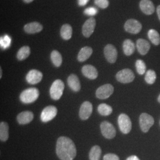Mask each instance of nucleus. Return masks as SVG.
I'll list each match as a JSON object with an SVG mask.
<instances>
[{"instance_id":"nucleus-6","label":"nucleus","mask_w":160,"mask_h":160,"mask_svg":"<svg viewBox=\"0 0 160 160\" xmlns=\"http://www.w3.org/2000/svg\"><path fill=\"white\" fill-rule=\"evenodd\" d=\"M118 125L120 131L124 134H128L131 131V120L127 114L122 113L119 115L118 118Z\"/></svg>"},{"instance_id":"nucleus-21","label":"nucleus","mask_w":160,"mask_h":160,"mask_svg":"<svg viewBox=\"0 0 160 160\" xmlns=\"http://www.w3.org/2000/svg\"><path fill=\"white\" fill-rule=\"evenodd\" d=\"M92 53V48L89 46H85L81 49L78 55V60L80 62H84L91 57Z\"/></svg>"},{"instance_id":"nucleus-33","label":"nucleus","mask_w":160,"mask_h":160,"mask_svg":"<svg viewBox=\"0 0 160 160\" xmlns=\"http://www.w3.org/2000/svg\"><path fill=\"white\" fill-rule=\"evenodd\" d=\"M94 3L99 8L102 9L108 8L109 5V0H94Z\"/></svg>"},{"instance_id":"nucleus-17","label":"nucleus","mask_w":160,"mask_h":160,"mask_svg":"<svg viewBox=\"0 0 160 160\" xmlns=\"http://www.w3.org/2000/svg\"><path fill=\"white\" fill-rule=\"evenodd\" d=\"M82 73L90 80H94L98 77L97 69L91 65H86L82 68Z\"/></svg>"},{"instance_id":"nucleus-14","label":"nucleus","mask_w":160,"mask_h":160,"mask_svg":"<svg viewBox=\"0 0 160 160\" xmlns=\"http://www.w3.org/2000/svg\"><path fill=\"white\" fill-rule=\"evenodd\" d=\"M92 112V105L89 102H85L82 104L80 109V118L82 120H87L91 116Z\"/></svg>"},{"instance_id":"nucleus-29","label":"nucleus","mask_w":160,"mask_h":160,"mask_svg":"<svg viewBox=\"0 0 160 160\" xmlns=\"http://www.w3.org/2000/svg\"><path fill=\"white\" fill-rule=\"evenodd\" d=\"M98 112L102 116H109L110 114H112L113 112V109L111 106H110L108 104L102 103L100 104L98 107Z\"/></svg>"},{"instance_id":"nucleus-18","label":"nucleus","mask_w":160,"mask_h":160,"mask_svg":"<svg viewBox=\"0 0 160 160\" xmlns=\"http://www.w3.org/2000/svg\"><path fill=\"white\" fill-rule=\"evenodd\" d=\"M24 31L29 34H34L41 32L43 30V26L38 22H32L26 24L24 27Z\"/></svg>"},{"instance_id":"nucleus-15","label":"nucleus","mask_w":160,"mask_h":160,"mask_svg":"<svg viewBox=\"0 0 160 160\" xmlns=\"http://www.w3.org/2000/svg\"><path fill=\"white\" fill-rule=\"evenodd\" d=\"M141 10L146 15H151L155 12V7L151 0H141L139 2Z\"/></svg>"},{"instance_id":"nucleus-40","label":"nucleus","mask_w":160,"mask_h":160,"mask_svg":"<svg viewBox=\"0 0 160 160\" xmlns=\"http://www.w3.org/2000/svg\"><path fill=\"white\" fill-rule=\"evenodd\" d=\"M2 77V69H0V78Z\"/></svg>"},{"instance_id":"nucleus-41","label":"nucleus","mask_w":160,"mask_h":160,"mask_svg":"<svg viewBox=\"0 0 160 160\" xmlns=\"http://www.w3.org/2000/svg\"><path fill=\"white\" fill-rule=\"evenodd\" d=\"M158 102L160 103V94L159 95L158 97Z\"/></svg>"},{"instance_id":"nucleus-22","label":"nucleus","mask_w":160,"mask_h":160,"mask_svg":"<svg viewBox=\"0 0 160 160\" xmlns=\"http://www.w3.org/2000/svg\"><path fill=\"white\" fill-rule=\"evenodd\" d=\"M123 50L126 56H131L135 50L134 43L130 39H126L123 43Z\"/></svg>"},{"instance_id":"nucleus-37","label":"nucleus","mask_w":160,"mask_h":160,"mask_svg":"<svg viewBox=\"0 0 160 160\" xmlns=\"http://www.w3.org/2000/svg\"><path fill=\"white\" fill-rule=\"evenodd\" d=\"M126 160H140L139 159V158L136 155H132L129 157Z\"/></svg>"},{"instance_id":"nucleus-16","label":"nucleus","mask_w":160,"mask_h":160,"mask_svg":"<svg viewBox=\"0 0 160 160\" xmlns=\"http://www.w3.org/2000/svg\"><path fill=\"white\" fill-rule=\"evenodd\" d=\"M34 118V114L30 111H24L18 114L17 122L20 125H26L30 123Z\"/></svg>"},{"instance_id":"nucleus-9","label":"nucleus","mask_w":160,"mask_h":160,"mask_svg":"<svg viewBox=\"0 0 160 160\" xmlns=\"http://www.w3.org/2000/svg\"><path fill=\"white\" fill-rule=\"evenodd\" d=\"M114 92L113 86L110 84H104L100 86L96 91V94L98 98L99 99H106L108 98Z\"/></svg>"},{"instance_id":"nucleus-31","label":"nucleus","mask_w":160,"mask_h":160,"mask_svg":"<svg viewBox=\"0 0 160 160\" xmlns=\"http://www.w3.org/2000/svg\"><path fill=\"white\" fill-rule=\"evenodd\" d=\"M135 66L137 72L139 75H143L146 72V65L142 60L141 59H138L135 63Z\"/></svg>"},{"instance_id":"nucleus-27","label":"nucleus","mask_w":160,"mask_h":160,"mask_svg":"<svg viewBox=\"0 0 160 160\" xmlns=\"http://www.w3.org/2000/svg\"><path fill=\"white\" fill-rule=\"evenodd\" d=\"M102 154V149L98 145L92 147L89 153L90 160H100Z\"/></svg>"},{"instance_id":"nucleus-1","label":"nucleus","mask_w":160,"mask_h":160,"mask_svg":"<svg viewBox=\"0 0 160 160\" xmlns=\"http://www.w3.org/2000/svg\"><path fill=\"white\" fill-rule=\"evenodd\" d=\"M56 152L60 160H73L77 155V149L70 138L61 137L58 139Z\"/></svg>"},{"instance_id":"nucleus-32","label":"nucleus","mask_w":160,"mask_h":160,"mask_svg":"<svg viewBox=\"0 0 160 160\" xmlns=\"http://www.w3.org/2000/svg\"><path fill=\"white\" fill-rule=\"evenodd\" d=\"M11 42H12V39L8 35H5L4 36L1 38L0 39L1 46L3 49L9 48L11 45Z\"/></svg>"},{"instance_id":"nucleus-4","label":"nucleus","mask_w":160,"mask_h":160,"mask_svg":"<svg viewBox=\"0 0 160 160\" xmlns=\"http://www.w3.org/2000/svg\"><path fill=\"white\" fill-rule=\"evenodd\" d=\"M154 123V119L150 114L143 113L139 116V126L142 131L148 132Z\"/></svg>"},{"instance_id":"nucleus-8","label":"nucleus","mask_w":160,"mask_h":160,"mask_svg":"<svg viewBox=\"0 0 160 160\" xmlns=\"http://www.w3.org/2000/svg\"><path fill=\"white\" fill-rule=\"evenodd\" d=\"M100 129L103 137L107 139H112L116 136V129L113 125L108 121H104L100 124Z\"/></svg>"},{"instance_id":"nucleus-13","label":"nucleus","mask_w":160,"mask_h":160,"mask_svg":"<svg viewBox=\"0 0 160 160\" xmlns=\"http://www.w3.org/2000/svg\"><path fill=\"white\" fill-rule=\"evenodd\" d=\"M43 78L42 73L36 69H32L26 77V81L30 84H36L41 81Z\"/></svg>"},{"instance_id":"nucleus-3","label":"nucleus","mask_w":160,"mask_h":160,"mask_svg":"<svg viewBox=\"0 0 160 160\" xmlns=\"http://www.w3.org/2000/svg\"><path fill=\"white\" fill-rule=\"evenodd\" d=\"M65 86L63 81L61 80H55L52 84L50 88V96L54 100H58L63 94Z\"/></svg>"},{"instance_id":"nucleus-20","label":"nucleus","mask_w":160,"mask_h":160,"mask_svg":"<svg viewBox=\"0 0 160 160\" xmlns=\"http://www.w3.org/2000/svg\"><path fill=\"white\" fill-rule=\"evenodd\" d=\"M68 84L71 89L74 92H79L81 89L80 80L75 74L70 75L68 78Z\"/></svg>"},{"instance_id":"nucleus-23","label":"nucleus","mask_w":160,"mask_h":160,"mask_svg":"<svg viewBox=\"0 0 160 160\" xmlns=\"http://www.w3.org/2000/svg\"><path fill=\"white\" fill-rule=\"evenodd\" d=\"M72 34V28L68 24H65L61 29V36L64 40H69Z\"/></svg>"},{"instance_id":"nucleus-5","label":"nucleus","mask_w":160,"mask_h":160,"mask_svg":"<svg viewBox=\"0 0 160 160\" xmlns=\"http://www.w3.org/2000/svg\"><path fill=\"white\" fill-rule=\"evenodd\" d=\"M116 80L123 84L130 83L135 79V75L130 69H123L119 71L116 75Z\"/></svg>"},{"instance_id":"nucleus-2","label":"nucleus","mask_w":160,"mask_h":160,"mask_svg":"<svg viewBox=\"0 0 160 160\" xmlns=\"http://www.w3.org/2000/svg\"><path fill=\"white\" fill-rule=\"evenodd\" d=\"M39 92L36 88H29L20 94V100L25 104L33 103L39 97Z\"/></svg>"},{"instance_id":"nucleus-24","label":"nucleus","mask_w":160,"mask_h":160,"mask_svg":"<svg viewBox=\"0 0 160 160\" xmlns=\"http://www.w3.org/2000/svg\"><path fill=\"white\" fill-rule=\"evenodd\" d=\"M8 124L2 122L0 123V139L2 142H5L8 139Z\"/></svg>"},{"instance_id":"nucleus-11","label":"nucleus","mask_w":160,"mask_h":160,"mask_svg":"<svg viewBox=\"0 0 160 160\" xmlns=\"http://www.w3.org/2000/svg\"><path fill=\"white\" fill-rule=\"evenodd\" d=\"M104 54L109 63H114L118 58V51L116 48L112 44H108L104 49Z\"/></svg>"},{"instance_id":"nucleus-35","label":"nucleus","mask_w":160,"mask_h":160,"mask_svg":"<svg viewBox=\"0 0 160 160\" xmlns=\"http://www.w3.org/2000/svg\"><path fill=\"white\" fill-rule=\"evenodd\" d=\"M103 160H120L119 157L114 154H108L103 157Z\"/></svg>"},{"instance_id":"nucleus-25","label":"nucleus","mask_w":160,"mask_h":160,"mask_svg":"<svg viewBox=\"0 0 160 160\" xmlns=\"http://www.w3.org/2000/svg\"><path fill=\"white\" fill-rule=\"evenodd\" d=\"M148 36L150 41L156 46L160 44V35L155 29H150L148 32Z\"/></svg>"},{"instance_id":"nucleus-39","label":"nucleus","mask_w":160,"mask_h":160,"mask_svg":"<svg viewBox=\"0 0 160 160\" xmlns=\"http://www.w3.org/2000/svg\"><path fill=\"white\" fill-rule=\"evenodd\" d=\"M23 1H24V2H26V3H30V2H32V1H33L34 0H23Z\"/></svg>"},{"instance_id":"nucleus-26","label":"nucleus","mask_w":160,"mask_h":160,"mask_svg":"<svg viewBox=\"0 0 160 160\" xmlns=\"http://www.w3.org/2000/svg\"><path fill=\"white\" fill-rule=\"evenodd\" d=\"M51 59L52 63L57 67H59L62 63V55L59 52L56 50L52 52Z\"/></svg>"},{"instance_id":"nucleus-38","label":"nucleus","mask_w":160,"mask_h":160,"mask_svg":"<svg viewBox=\"0 0 160 160\" xmlns=\"http://www.w3.org/2000/svg\"><path fill=\"white\" fill-rule=\"evenodd\" d=\"M157 13L158 17V18H159V20H160V5L157 7Z\"/></svg>"},{"instance_id":"nucleus-36","label":"nucleus","mask_w":160,"mask_h":160,"mask_svg":"<svg viewBox=\"0 0 160 160\" xmlns=\"http://www.w3.org/2000/svg\"><path fill=\"white\" fill-rule=\"evenodd\" d=\"M89 0H78V5L80 6H86V4L88 2Z\"/></svg>"},{"instance_id":"nucleus-28","label":"nucleus","mask_w":160,"mask_h":160,"mask_svg":"<svg viewBox=\"0 0 160 160\" xmlns=\"http://www.w3.org/2000/svg\"><path fill=\"white\" fill-rule=\"evenodd\" d=\"M30 54V49L29 46H23L18 51L17 54V59L19 61H23L29 57Z\"/></svg>"},{"instance_id":"nucleus-12","label":"nucleus","mask_w":160,"mask_h":160,"mask_svg":"<svg viewBox=\"0 0 160 160\" xmlns=\"http://www.w3.org/2000/svg\"><path fill=\"white\" fill-rule=\"evenodd\" d=\"M96 21L93 17L88 18L82 26V34L86 38H89L92 35L96 28Z\"/></svg>"},{"instance_id":"nucleus-34","label":"nucleus","mask_w":160,"mask_h":160,"mask_svg":"<svg viewBox=\"0 0 160 160\" xmlns=\"http://www.w3.org/2000/svg\"><path fill=\"white\" fill-rule=\"evenodd\" d=\"M98 12V10L95 7H88L87 8L86 10L84 11V13L89 16H94L96 15Z\"/></svg>"},{"instance_id":"nucleus-10","label":"nucleus","mask_w":160,"mask_h":160,"mask_svg":"<svg viewBox=\"0 0 160 160\" xmlns=\"http://www.w3.org/2000/svg\"><path fill=\"white\" fill-rule=\"evenodd\" d=\"M58 110L53 106H47L42 112L40 119L43 122H48L52 120L57 114Z\"/></svg>"},{"instance_id":"nucleus-19","label":"nucleus","mask_w":160,"mask_h":160,"mask_svg":"<svg viewBox=\"0 0 160 160\" xmlns=\"http://www.w3.org/2000/svg\"><path fill=\"white\" fill-rule=\"evenodd\" d=\"M151 45L147 40L143 39H139L137 41V48L138 52L142 55H145L148 53Z\"/></svg>"},{"instance_id":"nucleus-30","label":"nucleus","mask_w":160,"mask_h":160,"mask_svg":"<svg viewBox=\"0 0 160 160\" xmlns=\"http://www.w3.org/2000/svg\"><path fill=\"white\" fill-rule=\"evenodd\" d=\"M157 78L156 73L154 70L149 69L146 72L145 76V80L148 84H153Z\"/></svg>"},{"instance_id":"nucleus-7","label":"nucleus","mask_w":160,"mask_h":160,"mask_svg":"<svg viewBox=\"0 0 160 160\" xmlns=\"http://www.w3.org/2000/svg\"><path fill=\"white\" fill-rule=\"evenodd\" d=\"M142 24L135 19H129L125 23L124 29L127 32L132 34H138L142 30Z\"/></svg>"}]
</instances>
